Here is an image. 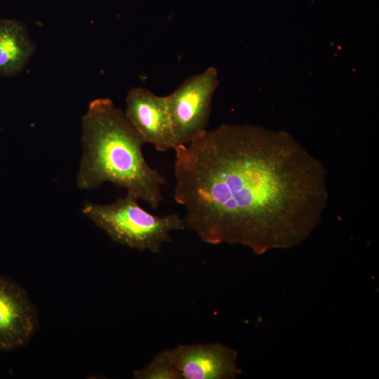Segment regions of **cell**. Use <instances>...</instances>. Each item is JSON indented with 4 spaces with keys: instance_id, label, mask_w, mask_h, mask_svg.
Returning a JSON list of instances; mask_svg holds the SVG:
<instances>
[{
    "instance_id": "cell-1",
    "label": "cell",
    "mask_w": 379,
    "mask_h": 379,
    "mask_svg": "<svg viewBox=\"0 0 379 379\" xmlns=\"http://www.w3.org/2000/svg\"><path fill=\"white\" fill-rule=\"evenodd\" d=\"M174 150V199L206 244L261 255L298 246L321 220L327 171L288 133L222 124Z\"/></svg>"
},
{
    "instance_id": "cell-2",
    "label": "cell",
    "mask_w": 379,
    "mask_h": 379,
    "mask_svg": "<svg viewBox=\"0 0 379 379\" xmlns=\"http://www.w3.org/2000/svg\"><path fill=\"white\" fill-rule=\"evenodd\" d=\"M82 154L77 175L81 190H96L106 182L157 209L166 178L145 161V142L124 112L109 98L92 100L81 118Z\"/></svg>"
},
{
    "instance_id": "cell-3",
    "label": "cell",
    "mask_w": 379,
    "mask_h": 379,
    "mask_svg": "<svg viewBox=\"0 0 379 379\" xmlns=\"http://www.w3.org/2000/svg\"><path fill=\"white\" fill-rule=\"evenodd\" d=\"M137 201L127 192L110 204L86 201L82 213L113 241L152 253H159L164 244L171 241L172 231L186 229L179 215L157 216L143 209Z\"/></svg>"
},
{
    "instance_id": "cell-4",
    "label": "cell",
    "mask_w": 379,
    "mask_h": 379,
    "mask_svg": "<svg viewBox=\"0 0 379 379\" xmlns=\"http://www.w3.org/2000/svg\"><path fill=\"white\" fill-rule=\"evenodd\" d=\"M218 84L217 70L210 67L188 77L166 96L178 146L190 143L207 131Z\"/></svg>"
},
{
    "instance_id": "cell-5",
    "label": "cell",
    "mask_w": 379,
    "mask_h": 379,
    "mask_svg": "<svg viewBox=\"0 0 379 379\" xmlns=\"http://www.w3.org/2000/svg\"><path fill=\"white\" fill-rule=\"evenodd\" d=\"M126 117L145 142L161 152L178 147L166 96H159L148 89L135 87L126 99Z\"/></svg>"
},
{
    "instance_id": "cell-6",
    "label": "cell",
    "mask_w": 379,
    "mask_h": 379,
    "mask_svg": "<svg viewBox=\"0 0 379 379\" xmlns=\"http://www.w3.org/2000/svg\"><path fill=\"white\" fill-rule=\"evenodd\" d=\"M38 327L37 310L26 291L0 275V350L10 351L25 345Z\"/></svg>"
},
{
    "instance_id": "cell-7",
    "label": "cell",
    "mask_w": 379,
    "mask_h": 379,
    "mask_svg": "<svg viewBox=\"0 0 379 379\" xmlns=\"http://www.w3.org/2000/svg\"><path fill=\"white\" fill-rule=\"evenodd\" d=\"M171 350L182 379H234L241 373L237 352L221 343L180 344Z\"/></svg>"
},
{
    "instance_id": "cell-8",
    "label": "cell",
    "mask_w": 379,
    "mask_h": 379,
    "mask_svg": "<svg viewBox=\"0 0 379 379\" xmlns=\"http://www.w3.org/2000/svg\"><path fill=\"white\" fill-rule=\"evenodd\" d=\"M35 44L21 22L0 20V77L20 73L34 53Z\"/></svg>"
},
{
    "instance_id": "cell-9",
    "label": "cell",
    "mask_w": 379,
    "mask_h": 379,
    "mask_svg": "<svg viewBox=\"0 0 379 379\" xmlns=\"http://www.w3.org/2000/svg\"><path fill=\"white\" fill-rule=\"evenodd\" d=\"M135 379H182L172 350H165L154 356L141 369L133 372Z\"/></svg>"
}]
</instances>
